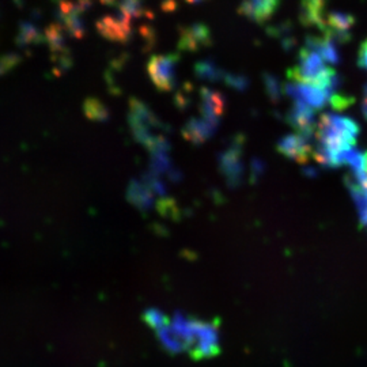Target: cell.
Instances as JSON below:
<instances>
[{
    "label": "cell",
    "instance_id": "cell-14",
    "mask_svg": "<svg viewBox=\"0 0 367 367\" xmlns=\"http://www.w3.org/2000/svg\"><path fill=\"white\" fill-rule=\"evenodd\" d=\"M194 72L199 78L204 79V81H210V82H219V81H225L226 72L223 69H220L215 63L213 62H200L194 67Z\"/></svg>",
    "mask_w": 367,
    "mask_h": 367
},
{
    "label": "cell",
    "instance_id": "cell-21",
    "mask_svg": "<svg viewBox=\"0 0 367 367\" xmlns=\"http://www.w3.org/2000/svg\"><path fill=\"white\" fill-rule=\"evenodd\" d=\"M20 62V58L15 56V55H10V56H6L1 62H0V72H4L7 69H10L11 67L17 65Z\"/></svg>",
    "mask_w": 367,
    "mask_h": 367
},
{
    "label": "cell",
    "instance_id": "cell-17",
    "mask_svg": "<svg viewBox=\"0 0 367 367\" xmlns=\"http://www.w3.org/2000/svg\"><path fill=\"white\" fill-rule=\"evenodd\" d=\"M264 86H265V90L269 95V98L276 102L281 100V94L284 93V86H281V81L271 75V74H265L264 75Z\"/></svg>",
    "mask_w": 367,
    "mask_h": 367
},
{
    "label": "cell",
    "instance_id": "cell-8",
    "mask_svg": "<svg viewBox=\"0 0 367 367\" xmlns=\"http://www.w3.org/2000/svg\"><path fill=\"white\" fill-rule=\"evenodd\" d=\"M225 98L210 88L200 90V112L201 119L218 126L219 120L225 112Z\"/></svg>",
    "mask_w": 367,
    "mask_h": 367
},
{
    "label": "cell",
    "instance_id": "cell-19",
    "mask_svg": "<svg viewBox=\"0 0 367 367\" xmlns=\"http://www.w3.org/2000/svg\"><path fill=\"white\" fill-rule=\"evenodd\" d=\"M354 102H355V98L352 95H343V94H339V93H335L329 100L331 107L338 112L351 107Z\"/></svg>",
    "mask_w": 367,
    "mask_h": 367
},
{
    "label": "cell",
    "instance_id": "cell-18",
    "mask_svg": "<svg viewBox=\"0 0 367 367\" xmlns=\"http://www.w3.org/2000/svg\"><path fill=\"white\" fill-rule=\"evenodd\" d=\"M85 112H86L87 116L93 120H107L108 119V110L105 108V105L97 100L86 101Z\"/></svg>",
    "mask_w": 367,
    "mask_h": 367
},
{
    "label": "cell",
    "instance_id": "cell-16",
    "mask_svg": "<svg viewBox=\"0 0 367 367\" xmlns=\"http://www.w3.org/2000/svg\"><path fill=\"white\" fill-rule=\"evenodd\" d=\"M40 40H41V34L33 25L22 23L20 39H18V43L21 46H29L33 44L40 43Z\"/></svg>",
    "mask_w": 367,
    "mask_h": 367
},
{
    "label": "cell",
    "instance_id": "cell-23",
    "mask_svg": "<svg viewBox=\"0 0 367 367\" xmlns=\"http://www.w3.org/2000/svg\"><path fill=\"white\" fill-rule=\"evenodd\" d=\"M361 110H362L365 120H367V84L363 88V98H362V104H361Z\"/></svg>",
    "mask_w": 367,
    "mask_h": 367
},
{
    "label": "cell",
    "instance_id": "cell-1",
    "mask_svg": "<svg viewBox=\"0 0 367 367\" xmlns=\"http://www.w3.org/2000/svg\"><path fill=\"white\" fill-rule=\"evenodd\" d=\"M359 135L358 123L335 113H324L316 128L314 159L326 169H336L346 165L347 152L356 145Z\"/></svg>",
    "mask_w": 367,
    "mask_h": 367
},
{
    "label": "cell",
    "instance_id": "cell-24",
    "mask_svg": "<svg viewBox=\"0 0 367 367\" xmlns=\"http://www.w3.org/2000/svg\"><path fill=\"white\" fill-rule=\"evenodd\" d=\"M365 173L367 175V152H365Z\"/></svg>",
    "mask_w": 367,
    "mask_h": 367
},
{
    "label": "cell",
    "instance_id": "cell-4",
    "mask_svg": "<svg viewBox=\"0 0 367 367\" xmlns=\"http://www.w3.org/2000/svg\"><path fill=\"white\" fill-rule=\"evenodd\" d=\"M314 113H316L314 109L310 108L302 101L294 100L291 108L286 116V121L291 126V128H294L295 133L313 140V136L317 128Z\"/></svg>",
    "mask_w": 367,
    "mask_h": 367
},
{
    "label": "cell",
    "instance_id": "cell-3",
    "mask_svg": "<svg viewBox=\"0 0 367 367\" xmlns=\"http://www.w3.org/2000/svg\"><path fill=\"white\" fill-rule=\"evenodd\" d=\"M178 56L166 55V56H154L149 63V74L154 85L159 90L169 91L175 85V68L178 63Z\"/></svg>",
    "mask_w": 367,
    "mask_h": 367
},
{
    "label": "cell",
    "instance_id": "cell-22",
    "mask_svg": "<svg viewBox=\"0 0 367 367\" xmlns=\"http://www.w3.org/2000/svg\"><path fill=\"white\" fill-rule=\"evenodd\" d=\"M358 65L367 71V40L361 45L359 55H358Z\"/></svg>",
    "mask_w": 367,
    "mask_h": 367
},
{
    "label": "cell",
    "instance_id": "cell-9",
    "mask_svg": "<svg viewBox=\"0 0 367 367\" xmlns=\"http://www.w3.org/2000/svg\"><path fill=\"white\" fill-rule=\"evenodd\" d=\"M131 18L124 15L123 13H119V15L114 17H107L102 21L98 22L100 32L113 41H127L130 36Z\"/></svg>",
    "mask_w": 367,
    "mask_h": 367
},
{
    "label": "cell",
    "instance_id": "cell-5",
    "mask_svg": "<svg viewBox=\"0 0 367 367\" xmlns=\"http://www.w3.org/2000/svg\"><path fill=\"white\" fill-rule=\"evenodd\" d=\"M278 152L286 158L297 161L300 164H306L307 161L314 158L313 140L298 133H290L281 138L278 143Z\"/></svg>",
    "mask_w": 367,
    "mask_h": 367
},
{
    "label": "cell",
    "instance_id": "cell-12",
    "mask_svg": "<svg viewBox=\"0 0 367 367\" xmlns=\"http://www.w3.org/2000/svg\"><path fill=\"white\" fill-rule=\"evenodd\" d=\"M305 46L316 51L324 59L325 63H329V65L340 63V53L338 49V43L325 34L309 36L305 41Z\"/></svg>",
    "mask_w": 367,
    "mask_h": 367
},
{
    "label": "cell",
    "instance_id": "cell-10",
    "mask_svg": "<svg viewBox=\"0 0 367 367\" xmlns=\"http://www.w3.org/2000/svg\"><path fill=\"white\" fill-rule=\"evenodd\" d=\"M213 41L210 30L201 25V23H196L189 27H185L181 32V39H180V48L182 51H197L201 49L207 45H210Z\"/></svg>",
    "mask_w": 367,
    "mask_h": 367
},
{
    "label": "cell",
    "instance_id": "cell-2",
    "mask_svg": "<svg viewBox=\"0 0 367 367\" xmlns=\"http://www.w3.org/2000/svg\"><path fill=\"white\" fill-rule=\"evenodd\" d=\"M243 142L245 139L242 136L234 138L227 147L219 154L218 161H219V169L226 178V182L232 187L236 188L243 178V162H242V149H243Z\"/></svg>",
    "mask_w": 367,
    "mask_h": 367
},
{
    "label": "cell",
    "instance_id": "cell-13",
    "mask_svg": "<svg viewBox=\"0 0 367 367\" xmlns=\"http://www.w3.org/2000/svg\"><path fill=\"white\" fill-rule=\"evenodd\" d=\"M216 127L218 126H214L200 117V119H192L191 121H188L182 132L188 140H191L194 145H199V143H203L204 140L210 139L214 135Z\"/></svg>",
    "mask_w": 367,
    "mask_h": 367
},
{
    "label": "cell",
    "instance_id": "cell-20",
    "mask_svg": "<svg viewBox=\"0 0 367 367\" xmlns=\"http://www.w3.org/2000/svg\"><path fill=\"white\" fill-rule=\"evenodd\" d=\"M223 82H226L227 86L233 87L239 91H242L248 87V79L242 75H236V74H226Z\"/></svg>",
    "mask_w": 367,
    "mask_h": 367
},
{
    "label": "cell",
    "instance_id": "cell-11",
    "mask_svg": "<svg viewBox=\"0 0 367 367\" xmlns=\"http://www.w3.org/2000/svg\"><path fill=\"white\" fill-rule=\"evenodd\" d=\"M325 0H301V10H300V20L306 27H316L317 30H323L324 27Z\"/></svg>",
    "mask_w": 367,
    "mask_h": 367
},
{
    "label": "cell",
    "instance_id": "cell-7",
    "mask_svg": "<svg viewBox=\"0 0 367 367\" xmlns=\"http://www.w3.org/2000/svg\"><path fill=\"white\" fill-rule=\"evenodd\" d=\"M281 0H243L238 13L256 23L269 21L281 7Z\"/></svg>",
    "mask_w": 367,
    "mask_h": 367
},
{
    "label": "cell",
    "instance_id": "cell-6",
    "mask_svg": "<svg viewBox=\"0 0 367 367\" xmlns=\"http://www.w3.org/2000/svg\"><path fill=\"white\" fill-rule=\"evenodd\" d=\"M355 22V18L351 14L343 11H332L326 14L321 34L331 37L338 44L348 43L351 40V33Z\"/></svg>",
    "mask_w": 367,
    "mask_h": 367
},
{
    "label": "cell",
    "instance_id": "cell-15",
    "mask_svg": "<svg viewBox=\"0 0 367 367\" xmlns=\"http://www.w3.org/2000/svg\"><path fill=\"white\" fill-rule=\"evenodd\" d=\"M128 197L132 203L142 208L152 206V192L143 182H131Z\"/></svg>",
    "mask_w": 367,
    "mask_h": 367
},
{
    "label": "cell",
    "instance_id": "cell-25",
    "mask_svg": "<svg viewBox=\"0 0 367 367\" xmlns=\"http://www.w3.org/2000/svg\"><path fill=\"white\" fill-rule=\"evenodd\" d=\"M188 1H199V0H188Z\"/></svg>",
    "mask_w": 367,
    "mask_h": 367
}]
</instances>
